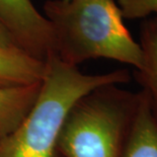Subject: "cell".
<instances>
[{
	"label": "cell",
	"instance_id": "5",
	"mask_svg": "<svg viewBox=\"0 0 157 157\" xmlns=\"http://www.w3.org/2000/svg\"><path fill=\"white\" fill-rule=\"evenodd\" d=\"M45 62L17 47H0V87L31 85L42 82Z\"/></svg>",
	"mask_w": 157,
	"mask_h": 157
},
{
	"label": "cell",
	"instance_id": "6",
	"mask_svg": "<svg viewBox=\"0 0 157 157\" xmlns=\"http://www.w3.org/2000/svg\"><path fill=\"white\" fill-rule=\"evenodd\" d=\"M41 84L0 87V141L11 134L32 111Z\"/></svg>",
	"mask_w": 157,
	"mask_h": 157
},
{
	"label": "cell",
	"instance_id": "7",
	"mask_svg": "<svg viewBox=\"0 0 157 157\" xmlns=\"http://www.w3.org/2000/svg\"><path fill=\"white\" fill-rule=\"evenodd\" d=\"M142 64L134 75L148 96L150 108L157 120V15L145 18L140 26Z\"/></svg>",
	"mask_w": 157,
	"mask_h": 157
},
{
	"label": "cell",
	"instance_id": "2",
	"mask_svg": "<svg viewBox=\"0 0 157 157\" xmlns=\"http://www.w3.org/2000/svg\"><path fill=\"white\" fill-rule=\"evenodd\" d=\"M45 64L39 98L23 122L0 141V157H60V130L72 105L93 89L124 84L131 79L127 69L85 74L62 62L54 53Z\"/></svg>",
	"mask_w": 157,
	"mask_h": 157
},
{
	"label": "cell",
	"instance_id": "3",
	"mask_svg": "<svg viewBox=\"0 0 157 157\" xmlns=\"http://www.w3.org/2000/svg\"><path fill=\"white\" fill-rule=\"evenodd\" d=\"M140 91L103 85L80 98L60 130V157H124Z\"/></svg>",
	"mask_w": 157,
	"mask_h": 157
},
{
	"label": "cell",
	"instance_id": "8",
	"mask_svg": "<svg viewBox=\"0 0 157 157\" xmlns=\"http://www.w3.org/2000/svg\"><path fill=\"white\" fill-rule=\"evenodd\" d=\"M124 157H157V120L143 90Z\"/></svg>",
	"mask_w": 157,
	"mask_h": 157
},
{
	"label": "cell",
	"instance_id": "9",
	"mask_svg": "<svg viewBox=\"0 0 157 157\" xmlns=\"http://www.w3.org/2000/svg\"><path fill=\"white\" fill-rule=\"evenodd\" d=\"M123 18H145L154 13L157 15V0H118Z\"/></svg>",
	"mask_w": 157,
	"mask_h": 157
},
{
	"label": "cell",
	"instance_id": "1",
	"mask_svg": "<svg viewBox=\"0 0 157 157\" xmlns=\"http://www.w3.org/2000/svg\"><path fill=\"white\" fill-rule=\"evenodd\" d=\"M44 16L52 29L54 54L66 64L78 67L103 58L141 67V48L115 0H47Z\"/></svg>",
	"mask_w": 157,
	"mask_h": 157
},
{
	"label": "cell",
	"instance_id": "10",
	"mask_svg": "<svg viewBox=\"0 0 157 157\" xmlns=\"http://www.w3.org/2000/svg\"><path fill=\"white\" fill-rule=\"evenodd\" d=\"M0 47H5V48L16 47L13 43L11 36L9 35V33L5 29V26L3 25L1 21H0Z\"/></svg>",
	"mask_w": 157,
	"mask_h": 157
},
{
	"label": "cell",
	"instance_id": "4",
	"mask_svg": "<svg viewBox=\"0 0 157 157\" xmlns=\"http://www.w3.org/2000/svg\"><path fill=\"white\" fill-rule=\"evenodd\" d=\"M0 21L23 52L43 62L54 53L50 22L32 0H0Z\"/></svg>",
	"mask_w": 157,
	"mask_h": 157
}]
</instances>
